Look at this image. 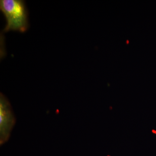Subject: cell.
<instances>
[{"instance_id":"6da1fadb","label":"cell","mask_w":156,"mask_h":156,"mask_svg":"<svg viewBox=\"0 0 156 156\" xmlns=\"http://www.w3.org/2000/svg\"><path fill=\"white\" fill-rule=\"evenodd\" d=\"M0 9L6 20L4 31L25 32L28 29V13L22 0H1Z\"/></svg>"},{"instance_id":"3957f363","label":"cell","mask_w":156,"mask_h":156,"mask_svg":"<svg viewBox=\"0 0 156 156\" xmlns=\"http://www.w3.org/2000/svg\"><path fill=\"white\" fill-rule=\"evenodd\" d=\"M152 132L153 133H154V134H156V130H152Z\"/></svg>"},{"instance_id":"7a4b0ae2","label":"cell","mask_w":156,"mask_h":156,"mask_svg":"<svg viewBox=\"0 0 156 156\" xmlns=\"http://www.w3.org/2000/svg\"><path fill=\"white\" fill-rule=\"evenodd\" d=\"M16 118L11 104L5 95H0V144L8 141L16 123Z\"/></svg>"}]
</instances>
